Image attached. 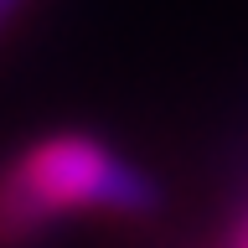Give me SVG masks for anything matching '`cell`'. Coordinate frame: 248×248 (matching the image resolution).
<instances>
[{"mask_svg": "<svg viewBox=\"0 0 248 248\" xmlns=\"http://www.w3.org/2000/svg\"><path fill=\"white\" fill-rule=\"evenodd\" d=\"M21 11H26V0H0V31L11 26V21H16Z\"/></svg>", "mask_w": 248, "mask_h": 248, "instance_id": "cell-2", "label": "cell"}, {"mask_svg": "<svg viewBox=\"0 0 248 248\" xmlns=\"http://www.w3.org/2000/svg\"><path fill=\"white\" fill-rule=\"evenodd\" d=\"M73 207L150 217L160 207V186L140 166L108 155L83 135L42 140L11 170H0V248L31 243L46 217L73 212Z\"/></svg>", "mask_w": 248, "mask_h": 248, "instance_id": "cell-1", "label": "cell"}]
</instances>
